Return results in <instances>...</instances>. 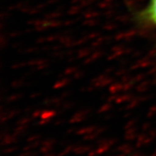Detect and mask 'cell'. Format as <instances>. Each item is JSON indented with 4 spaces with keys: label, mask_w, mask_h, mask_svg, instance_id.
<instances>
[{
    "label": "cell",
    "mask_w": 156,
    "mask_h": 156,
    "mask_svg": "<svg viewBox=\"0 0 156 156\" xmlns=\"http://www.w3.org/2000/svg\"><path fill=\"white\" fill-rule=\"evenodd\" d=\"M147 20L156 24V0H150V3L145 11Z\"/></svg>",
    "instance_id": "obj_1"
}]
</instances>
